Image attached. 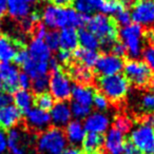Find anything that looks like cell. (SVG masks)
<instances>
[{"mask_svg": "<svg viewBox=\"0 0 154 154\" xmlns=\"http://www.w3.org/2000/svg\"><path fill=\"white\" fill-rule=\"evenodd\" d=\"M99 55L96 51H90V50L86 49H76L73 53V59L76 60V62L84 66H88V68H94L95 64L97 62Z\"/></svg>", "mask_w": 154, "mask_h": 154, "instance_id": "28", "label": "cell"}, {"mask_svg": "<svg viewBox=\"0 0 154 154\" xmlns=\"http://www.w3.org/2000/svg\"><path fill=\"white\" fill-rule=\"evenodd\" d=\"M141 119H143V122L145 125H148V126L152 127L154 129V112L150 114H146Z\"/></svg>", "mask_w": 154, "mask_h": 154, "instance_id": "49", "label": "cell"}, {"mask_svg": "<svg viewBox=\"0 0 154 154\" xmlns=\"http://www.w3.org/2000/svg\"><path fill=\"white\" fill-rule=\"evenodd\" d=\"M125 77L129 82L134 85L137 88H146L150 86L152 77V71L148 68L145 62L138 60L130 59L124 63Z\"/></svg>", "mask_w": 154, "mask_h": 154, "instance_id": "4", "label": "cell"}, {"mask_svg": "<svg viewBox=\"0 0 154 154\" xmlns=\"http://www.w3.org/2000/svg\"><path fill=\"white\" fill-rule=\"evenodd\" d=\"M122 154H143L140 150H138L134 146V143L130 140L127 139L124 146V150H122Z\"/></svg>", "mask_w": 154, "mask_h": 154, "instance_id": "46", "label": "cell"}, {"mask_svg": "<svg viewBox=\"0 0 154 154\" xmlns=\"http://www.w3.org/2000/svg\"><path fill=\"white\" fill-rule=\"evenodd\" d=\"M87 26L89 31L100 41L103 49L107 51H110L114 42L118 40V24L113 17H108L103 14H96L93 17H90Z\"/></svg>", "mask_w": 154, "mask_h": 154, "instance_id": "1", "label": "cell"}, {"mask_svg": "<svg viewBox=\"0 0 154 154\" xmlns=\"http://www.w3.org/2000/svg\"><path fill=\"white\" fill-rule=\"evenodd\" d=\"M145 37L143 28L139 24H130L122 28L119 32V37L122 43L126 45L128 55L132 58H138L143 52V39Z\"/></svg>", "mask_w": 154, "mask_h": 154, "instance_id": "5", "label": "cell"}, {"mask_svg": "<svg viewBox=\"0 0 154 154\" xmlns=\"http://www.w3.org/2000/svg\"><path fill=\"white\" fill-rule=\"evenodd\" d=\"M150 86H151V88H152V92H154V76L152 77L151 82H150Z\"/></svg>", "mask_w": 154, "mask_h": 154, "instance_id": "54", "label": "cell"}, {"mask_svg": "<svg viewBox=\"0 0 154 154\" xmlns=\"http://www.w3.org/2000/svg\"><path fill=\"white\" fill-rule=\"evenodd\" d=\"M43 22L52 29H63L69 26V9L48 5L42 14Z\"/></svg>", "mask_w": 154, "mask_h": 154, "instance_id": "10", "label": "cell"}, {"mask_svg": "<svg viewBox=\"0 0 154 154\" xmlns=\"http://www.w3.org/2000/svg\"><path fill=\"white\" fill-rule=\"evenodd\" d=\"M8 13L14 19H23L30 15V5L24 0H8Z\"/></svg>", "mask_w": 154, "mask_h": 154, "instance_id": "25", "label": "cell"}, {"mask_svg": "<svg viewBox=\"0 0 154 154\" xmlns=\"http://www.w3.org/2000/svg\"><path fill=\"white\" fill-rule=\"evenodd\" d=\"M18 68L11 62H0V82L5 93H14L18 90Z\"/></svg>", "mask_w": 154, "mask_h": 154, "instance_id": "11", "label": "cell"}, {"mask_svg": "<svg viewBox=\"0 0 154 154\" xmlns=\"http://www.w3.org/2000/svg\"><path fill=\"white\" fill-rule=\"evenodd\" d=\"M153 22H154V21H153Z\"/></svg>", "mask_w": 154, "mask_h": 154, "instance_id": "58", "label": "cell"}, {"mask_svg": "<svg viewBox=\"0 0 154 154\" xmlns=\"http://www.w3.org/2000/svg\"><path fill=\"white\" fill-rule=\"evenodd\" d=\"M43 41L50 49V51H57L59 48V33L55 30L47 32Z\"/></svg>", "mask_w": 154, "mask_h": 154, "instance_id": "35", "label": "cell"}, {"mask_svg": "<svg viewBox=\"0 0 154 154\" xmlns=\"http://www.w3.org/2000/svg\"><path fill=\"white\" fill-rule=\"evenodd\" d=\"M49 1L54 7L62 8V9L71 7V5H73V2H74V0H49Z\"/></svg>", "mask_w": 154, "mask_h": 154, "instance_id": "47", "label": "cell"}, {"mask_svg": "<svg viewBox=\"0 0 154 154\" xmlns=\"http://www.w3.org/2000/svg\"><path fill=\"white\" fill-rule=\"evenodd\" d=\"M130 140L143 154H151L154 149V129L148 125H141L133 130Z\"/></svg>", "mask_w": 154, "mask_h": 154, "instance_id": "7", "label": "cell"}, {"mask_svg": "<svg viewBox=\"0 0 154 154\" xmlns=\"http://www.w3.org/2000/svg\"><path fill=\"white\" fill-rule=\"evenodd\" d=\"M143 62L148 66V68L154 72V43L150 42L143 50Z\"/></svg>", "mask_w": 154, "mask_h": 154, "instance_id": "38", "label": "cell"}, {"mask_svg": "<svg viewBox=\"0 0 154 154\" xmlns=\"http://www.w3.org/2000/svg\"><path fill=\"white\" fill-rule=\"evenodd\" d=\"M66 146L64 131L51 127L43 131L37 139V151L40 154H61Z\"/></svg>", "mask_w": 154, "mask_h": 154, "instance_id": "3", "label": "cell"}, {"mask_svg": "<svg viewBox=\"0 0 154 154\" xmlns=\"http://www.w3.org/2000/svg\"><path fill=\"white\" fill-rule=\"evenodd\" d=\"M49 88L54 99L59 101H66L71 97L72 93V85H71L70 77L61 66L56 70L50 71L49 76Z\"/></svg>", "mask_w": 154, "mask_h": 154, "instance_id": "6", "label": "cell"}, {"mask_svg": "<svg viewBox=\"0 0 154 154\" xmlns=\"http://www.w3.org/2000/svg\"><path fill=\"white\" fill-rule=\"evenodd\" d=\"M56 60L59 61V62H61V63H63V64H70L73 60V53L61 50V51L58 53L57 59Z\"/></svg>", "mask_w": 154, "mask_h": 154, "instance_id": "45", "label": "cell"}, {"mask_svg": "<svg viewBox=\"0 0 154 154\" xmlns=\"http://www.w3.org/2000/svg\"><path fill=\"white\" fill-rule=\"evenodd\" d=\"M31 84H32V80L30 77L24 72L20 73L19 77H18V87H20L21 90L29 91V89H31Z\"/></svg>", "mask_w": 154, "mask_h": 154, "instance_id": "43", "label": "cell"}, {"mask_svg": "<svg viewBox=\"0 0 154 154\" xmlns=\"http://www.w3.org/2000/svg\"><path fill=\"white\" fill-rule=\"evenodd\" d=\"M94 68L95 72L101 76H112L118 74L124 69V60L112 54H103L98 57Z\"/></svg>", "mask_w": 154, "mask_h": 154, "instance_id": "9", "label": "cell"}, {"mask_svg": "<svg viewBox=\"0 0 154 154\" xmlns=\"http://www.w3.org/2000/svg\"><path fill=\"white\" fill-rule=\"evenodd\" d=\"M24 47L23 42L15 40L7 35L0 36V62H10L14 59L17 51Z\"/></svg>", "mask_w": 154, "mask_h": 154, "instance_id": "14", "label": "cell"}, {"mask_svg": "<svg viewBox=\"0 0 154 154\" xmlns=\"http://www.w3.org/2000/svg\"><path fill=\"white\" fill-rule=\"evenodd\" d=\"M93 103L100 111H103V110H106L109 107V101H108L107 97L103 94H101L100 92H95L94 98H93Z\"/></svg>", "mask_w": 154, "mask_h": 154, "instance_id": "40", "label": "cell"}, {"mask_svg": "<svg viewBox=\"0 0 154 154\" xmlns=\"http://www.w3.org/2000/svg\"><path fill=\"white\" fill-rule=\"evenodd\" d=\"M103 134L88 132L82 140V154H106Z\"/></svg>", "mask_w": 154, "mask_h": 154, "instance_id": "16", "label": "cell"}, {"mask_svg": "<svg viewBox=\"0 0 154 154\" xmlns=\"http://www.w3.org/2000/svg\"><path fill=\"white\" fill-rule=\"evenodd\" d=\"M109 124L110 120L107 115L103 113H94L86 118L84 128L88 132L103 134L107 131Z\"/></svg>", "mask_w": 154, "mask_h": 154, "instance_id": "19", "label": "cell"}, {"mask_svg": "<svg viewBox=\"0 0 154 154\" xmlns=\"http://www.w3.org/2000/svg\"><path fill=\"white\" fill-rule=\"evenodd\" d=\"M61 154H82V151L77 149L76 147H70L68 149H64V151Z\"/></svg>", "mask_w": 154, "mask_h": 154, "instance_id": "51", "label": "cell"}, {"mask_svg": "<svg viewBox=\"0 0 154 154\" xmlns=\"http://www.w3.org/2000/svg\"><path fill=\"white\" fill-rule=\"evenodd\" d=\"M26 119L29 128L41 133L47 130L52 122L50 114L37 108H33L26 114Z\"/></svg>", "mask_w": 154, "mask_h": 154, "instance_id": "13", "label": "cell"}, {"mask_svg": "<svg viewBox=\"0 0 154 154\" xmlns=\"http://www.w3.org/2000/svg\"><path fill=\"white\" fill-rule=\"evenodd\" d=\"M119 1L125 7H127V5H132V3L134 2V0H119Z\"/></svg>", "mask_w": 154, "mask_h": 154, "instance_id": "53", "label": "cell"}, {"mask_svg": "<svg viewBox=\"0 0 154 154\" xmlns=\"http://www.w3.org/2000/svg\"><path fill=\"white\" fill-rule=\"evenodd\" d=\"M24 73L30 78H37L40 76H45L49 72V62H38L30 59L22 66Z\"/></svg>", "mask_w": 154, "mask_h": 154, "instance_id": "27", "label": "cell"}, {"mask_svg": "<svg viewBox=\"0 0 154 154\" xmlns=\"http://www.w3.org/2000/svg\"><path fill=\"white\" fill-rule=\"evenodd\" d=\"M48 88H49V77L47 75L37 77L32 80V84H31V89L36 95L47 92Z\"/></svg>", "mask_w": 154, "mask_h": 154, "instance_id": "34", "label": "cell"}, {"mask_svg": "<svg viewBox=\"0 0 154 154\" xmlns=\"http://www.w3.org/2000/svg\"><path fill=\"white\" fill-rule=\"evenodd\" d=\"M0 28H1V26H0Z\"/></svg>", "mask_w": 154, "mask_h": 154, "instance_id": "56", "label": "cell"}, {"mask_svg": "<svg viewBox=\"0 0 154 154\" xmlns=\"http://www.w3.org/2000/svg\"><path fill=\"white\" fill-rule=\"evenodd\" d=\"M34 105L36 106L37 109H40L42 111H50L54 107V98L50 93L45 92L41 94H37L34 97Z\"/></svg>", "mask_w": 154, "mask_h": 154, "instance_id": "31", "label": "cell"}, {"mask_svg": "<svg viewBox=\"0 0 154 154\" xmlns=\"http://www.w3.org/2000/svg\"><path fill=\"white\" fill-rule=\"evenodd\" d=\"M50 116H51V120L55 125V127L60 128V127L66 126L70 122L71 116H72L70 106L64 101H59L52 108Z\"/></svg>", "mask_w": 154, "mask_h": 154, "instance_id": "18", "label": "cell"}, {"mask_svg": "<svg viewBox=\"0 0 154 154\" xmlns=\"http://www.w3.org/2000/svg\"><path fill=\"white\" fill-rule=\"evenodd\" d=\"M13 100L16 105L15 107L21 112V114H26L34 103V97L31 92L19 89L16 92H14Z\"/></svg>", "mask_w": 154, "mask_h": 154, "instance_id": "26", "label": "cell"}, {"mask_svg": "<svg viewBox=\"0 0 154 154\" xmlns=\"http://www.w3.org/2000/svg\"><path fill=\"white\" fill-rule=\"evenodd\" d=\"M8 11V0H0V16H3Z\"/></svg>", "mask_w": 154, "mask_h": 154, "instance_id": "52", "label": "cell"}, {"mask_svg": "<svg viewBox=\"0 0 154 154\" xmlns=\"http://www.w3.org/2000/svg\"><path fill=\"white\" fill-rule=\"evenodd\" d=\"M30 59V55H29V51L26 49V47L20 48L16 53L15 57H14V61L19 66H23L28 60Z\"/></svg>", "mask_w": 154, "mask_h": 154, "instance_id": "42", "label": "cell"}, {"mask_svg": "<svg viewBox=\"0 0 154 154\" xmlns=\"http://www.w3.org/2000/svg\"><path fill=\"white\" fill-rule=\"evenodd\" d=\"M29 55L32 60L38 62H49L51 59V51L42 39L34 38L29 47Z\"/></svg>", "mask_w": 154, "mask_h": 154, "instance_id": "20", "label": "cell"}, {"mask_svg": "<svg viewBox=\"0 0 154 154\" xmlns=\"http://www.w3.org/2000/svg\"><path fill=\"white\" fill-rule=\"evenodd\" d=\"M32 34L33 36L35 37V38L37 39H42L45 38V34H47V30H45V26L43 23H41V22H38V23L35 26V28L33 29L32 31Z\"/></svg>", "mask_w": 154, "mask_h": 154, "instance_id": "44", "label": "cell"}, {"mask_svg": "<svg viewBox=\"0 0 154 154\" xmlns=\"http://www.w3.org/2000/svg\"><path fill=\"white\" fill-rule=\"evenodd\" d=\"M5 149H7V138L2 131L0 130V154H2L5 151Z\"/></svg>", "mask_w": 154, "mask_h": 154, "instance_id": "50", "label": "cell"}, {"mask_svg": "<svg viewBox=\"0 0 154 154\" xmlns=\"http://www.w3.org/2000/svg\"><path fill=\"white\" fill-rule=\"evenodd\" d=\"M110 52H111L112 55L117 56V57L122 58V57H125V56L128 54V51H127L126 45H125L124 43L119 40V39H118L116 42H114V45H112Z\"/></svg>", "mask_w": 154, "mask_h": 154, "instance_id": "41", "label": "cell"}, {"mask_svg": "<svg viewBox=\"0 0 154 154\" xmlns=\"http://www.w3.org/2000/svg\"><path fill=\"white\" fill-rule=\"evenodd\" d=\"M24 1H26V2H28L29 5H30V3H33V2H35V1H36V0H24Z\"/></svg>", "mask_w": 154, "mask_h": 154, "instance_id": "55", "label": "cell"}, {"mask_svg": "<svg viewBox=\"0 0 154 154\" xmlns=\"http://www.w3.org/2000/svg\"><path fill=\"white\" fill-rule=\"evenodd\" d=\"M114 19L117 22L118 26H122V28H126V26H130L131 21H132L131 14L127 9H122V10H120L119 12H117Z\"/></svg>", "mask_w": 154, "mask_h": 154, "instance_id": "39", "label": "cell"}, {"mask_svg": "<svg viewBox=\"0 0 154 154\" xmlns=\"http://www.w3.org/2000/svg\"><path fill=\"white\" fill-rule=\"evenodd\" d=\"M68 76L79 86L91 87L95 82L93 71L78 62H71L69 64Z\"/></svg>", "mask_w": 154, "mask_h": 154, "instance_id": "12", "label": "cell"}, {"mask_svg": "<svg viewBox=\"0 0 154 154\" xmlns=\"http://www.w3.org/2000/svg\"><path fill=\"white\" fill-rule=\"evenodd\" d=\"M122 9H126V7L119 0H103L99 11L103 12V15H107V14H116Z\"/></svg>", "mask_w": 154, "mask_h": 154, "instance_id": "33", "label": "cell"}, {"mask_svg": "<svg viewBox=\"0 0 154 154\" xmlns=\"http://www.w3.org/2000/svg\"><path fill=\"white\" fill-rule=\"evenodd\" d=\"M103 0H74V5L76 12L80 14H91L93 12L100 10Z\"/></svg>", "mask_w": 154, "mask_h": 154, "instance_id": "30", "label": "cell"}, {"mask_svg": "<svg viewBox=\"0 0 154 154\" xmlns=\"http://www.w3.org/2000/svg\"><path fill=\"white\" fill-rule=\"evenodd\" d=\"M95 91L92 89V87H85V86H76L72 87V93L71 96L74 98V101L80 105L88 106L91 107L94 98Z\"/></svg>", "mask_w": 154, "mask_h": 154, "instance_id": "23", "label": "cell"}, {"mask_svg": "<svg viewBox=\"0 0 154 154\" xmlns=\"http://www.w3.org/2000/svg\"><path fill=\"white\" fill-rule=\"evenodd\" d=\"M64 134H66V140H69L73 145H77V143H82L85 136H86V130L82 122L76 119L70 122L66 125Z\"/></svg>", "mask_w": 154, "mask_h": 154, "instance_id": "24", "label": "cell"}, {"mask_svg": "<svg viewBox=\"0 0 154 154\" xmlns=\"http://www.w3.org/2000/svg\"><path fill=\"white\" fill-rule=\"evenodd\" d=\"M152 1H154V0H152Z\"/></svg>", "mask_w": 154, "mask_h": 154, "instance_id": "57", "label": "cell"}, {"mask_svg": "<svg viewBox=\"0 0 154 154\" xmlns=\"http://www.w3.org/2000/svg\"><path fill=\"white\" fill-rule=\"evenodd\" d=\"M77 34H78V43H80L82 49L96 51L100 45V41L98 40V38L89 30L82 28L77 32Z\"/></svg>", "mask_w": 154, "mask_h": 154, "instance_id": "29", "label": "cell"}, {"mask_svg": "<svg viewBox=\"0 0 154 154\" xmlns=\"http://www.w3.org/2000/svg\"><path fill=\"white\" fill-rule=\"evenodd\" d=\"M21 119V112L13 105L0 108V130L10 131Z\"/></svg>", "mask_w": 154, "mask_h": 154, "instance_id": "15", "label": "cell"}, {"mask_svg": "<svg viewBox=\"0 0 154 154\" xmlns=\"http://www.w3.org/2000/svg\"><path fill=\"white\" fill-rule=\"evenodd\" d=\"M12 101H13V97L9 93L0 92V108L11 105Z\"/></svg>", "mask_w": 154, "mask_h": 154, "instance_id": "48", "label": "cell"}, {"mask_svg": "<svg viewBox=\"0 0 154 154\" xmlns=\"http://www.w3.org/2000/svg\"><path fill=\"white\" fill-rule=\"evenodd\" d=\"M97 86L101 94L112 103H120L129 90V82L124 75L120 74L100 76L97 79Z\"/></svg>", "mask_w": 154, "mask_h": 154, "instance_id": "2", "label": "cell"}, {"mask_svg": "<svg viewBox=\"0 0 154 154\" xmlns=\"http://www.w3.org/2000/svg\"><path fill=\"white\" fill-rule=\"evenodd\" d=\"M133 122L128 116L126 115H117L114 119L113 128L119 131L122 134H127L132 129Z\"/></svg>", "mask_w": 154, "mask_h": 154, "instance_id": "32", "label": "cell"}, {"mask_svg": "<svg viewBox=\"0 0 154 154\" xmlns=\"http://www.w3.org/2000/svg\"><path fill=\"white\" fill-rule=\"evenodd\" d=\"M131 18L134 23L149 26L154 21V1L152 0H134L132 3Z\"/></svg>", "mask_w": 154, "mask_h": 154, "instance_id": "8", "label": "cell"}, {"mask_svg": "<svg viewBox=\"0 0 154 154\" xmlns=\"http://www.w3.org/2000/svg\"><path fill=\"white\" fill-rule=\"evenodd\" d=\"M71 113L72 115H74L76 118H86L90 115L91 113V107H88V106H84L80 105V103H77L75 101H73L71 103Z\"/></svg>", "mask_w": 154, "mask_h": 154, "instance_id": "36", "label": "cell"}, {"mask_svg": "<svg viewBox=\"0 0 154 154\" xmlns=\"http://www.w3.org/2000/svg\"><path fill=\"white\" fill-rule=\"evenodd\" d=\"M8 147L12 154H26V138L17 129H11L8 133Z\"/></svg>", "mask_w": 154, "mask_h": 154, "instance_id": "21", "label": "cell"}, {"mask_svg": "<svg viewBox=\"0 0 154 154\" xmlns=\"http://www.w3.org/2000/svg\"><path fill=\"white\" fill-rule=\"evenodd\" d=\"M125 143L126 140L124 138V134L112 128L105 137V152L108 154H122Z\"/></svg>", "mask_w": 154, "mask_h": 154, "instance_id": "17", "label": "cell"}, {"mask_svg": "<svg viewBox=\"0 0 154 154\" xmlns=\"http://www.w3.org/2000/svg\"><path fill=\"white\" fill-rule=\"evenodd\" d=\"M140 107L146 114L154 112V92H147L143 95L140 99Z\"/></svg>", "mask_w": 154, "mask_h": 154, "instance_id": "37", "label": "cell"}, {"mask_svg": "<svg viewBox=\"0 0 154 154\" xmlns=\"http://www.w3.org/2000/svg\"><path fill=\"white\" fill-rule=\"evenodd\" d=\"M78 45V34L74 28L66 26L59 33V48L63 51H75Z\"/></svg>", "mask_w": 154, "mask_h": 154, "instance_id": "22", "label": "cell"}]
</instances>
